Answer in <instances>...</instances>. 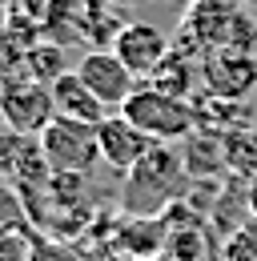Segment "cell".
<instances>
[{
    "mask_svg": "<svg viewBox=\"0 0 257 261\" xmlns=\"http://www.w3.org/2000/svg\"><path fill=\"white\" fill-rule=\"evenodd\" d=\"M117 113H125L137 129H145L153 141H165V145L189 141L193 133H197V105H193L189 97L161 93L153 85H137L133 97H128Z\"/></svg>",
    "mask_w": 257,
    "mask_h": 261,
    "instance_id": "obj_1",
    "label": "cell"
},
{
    "mask_svg": "<svg viewBox=\"0 0 257 261\" xmlns=\"http://www.w3.org/2000/svg\"><path fill=\"white\" fill-rule=\"evenodd\" d=\"M4 233H8V225H0V245H4Z\"/></svg>",
    "mask_w": 257,
    "mask_h": 261,
    "instance_id": "obj_16",
    "label": "cell"
},
{
    "mask_svg": "<svg viewBox=\"0 0 257 261\" xmlns=\"http://www.w3.org/2000/svg\"><path fill=\"white\" fill-rule=\"evenodd\" d=\"M201 85L217 100H245L257 89V57L241 48H213L201 57Z\"/></svg>",
    "mask_w": 257,
    "mask_h": 261,
    "instance_id": "obj_4",
    "label": "cell"
},
{
    "mask_svg": "<svg viewBox=\"0 0 257 261\" xmlns=\"http://www.w3.org/2000/svg\"><path fill=\"white\" fill-rule=\"evenodd\" d=\"M76 72H81V81L93 89L96 97L105 100L109 113H117V109L133 97L137 81H141V76H137L113 48H89V53L76 61Z\"/></svg>",
    "mask_w": 257,
    "mask_h": 261,
    "instance_id": "obj_5",
    "label": "cell"
},
{
    "mask_svg": "<svg viewBox=\"0 0 257 261\" xmlns=\"http://www.w3.org/2000/svg\"><path fill=\"white\" fill-rule=\"evenodd\" d=\"M57 117V100L53 89L36 76H16V81H4L0 85V121L16 133H29L40 137L48 129V121Z\"/></svg>",
    "mask_w": 257,
    "mask_h": 261,
    "instance_id": "obj_3",
    "label": "cell"
},
{
    "mask_svg": "<svg viewBox=\"0 0 257 261\" xmlns=\"http://www.w3.org/2000/svg\"><path fill=\"white\" fill-rule=\"evenodd\" d=\"M24 221H29L24 197H20V189L0 173V225H24Z\"/></svg>",
    "mask_w": 257,
    "mask_h": 261,
    "instance_id": "obj_14",
    "label": "cell"
},
{
    "mask_svg": "<svg viewBox=\"0 0 257 261\" xmlns=\"http://www.w3.org/2000/svg\"><path fill=\"white\" fill-rule=\"evenodd\" d=\"M221 261H257V213L225 237Z\"/></svg>",
    "mask_w": 257,
    "mask_h": 261,
    "instance_id": "obj_13",
    "label": "cell"
},
{
    "mask_svg": "<svg viewBox=\"0 0 257 261\" xmlns=\"http://www.w3.org/2000/svg\"><path fill=\"white\" fill-rule=\"evenodd\" d=\"M221 149H225V169H233L241 177H257V133L253 129L225 133Z\"/></svg>",
    "mask_w": 257,
    "mask_h": 261,
    "instance_id": "obj_12",
    "label": "cell"
},
{
    "mask_svg": "<svg viewBox=\"0 0 257 261\" xmlns=\"http://www.w3.org/2000/svg\"><path fill=\"white\" fill-rule=\"evenodd\" d=\"M209 253H213V237L205 233V225L181 221L177 229H169V241H165L169 261H209Z\"/></svg>",
    "mask_w": 257,
    "mask_h": 261,
    "instance_id": "obj_9",
    "label": "cell"
},
{
    "mask_svg": "<svg viewBox=\"0 0 257 261\" xmlns=\"http://www.w3.org/2000/svg\"><path fill=\"white\" fill-rule=\"evenodd\" d=\"M113 53H117L137 76H149V72L173 53V40L161 33L157 24H149V20H128L125 29L117 33V40H113Z\"/></svg>",
    "mask_w": 257,
    "mask_h": 261,
    "instance_id": "obj_7",
    "label": "cell"
},
{
    "mask_svg": "<svg viewBox=\"0 0 257 261\" xmlns=\"http://www.w3.org/2000/svg\"><path fill=\"white\" fill-rule=\"evenodd\" d=\"M24 68H29V76L44 81V85H53L57 76L68 72L64 44H61V40H36V44H29V53H24Z\"/></svg>",
    "mask_w": 257,
    "mask_h": 261,
    "instance_id": "obj_11",
    "label": "cell"
},
{
    "mask_svg": "<svg viewBox=\"0 0 257 261\" xmlns=\"http://www.w3.org/2000/svg\"><path fill=\"white\" fill-rule=\"evenodd\" d=\"M96 133H100V161L109 165L113 173H128L133 165L157 145L145 129H137L125 113H109V117L96 125Z\"/></svg>",
    "mask_w": 257,
    "mask_h": 261,
    "instance_id": "obj_6",
    "label": "cell"
},
{
    "mask_svg": "<svg viewBox=\"0 0 257 261\" xmlns=\"http://www.w3.org/2000/svg\"><path fill=\"white\" fill-rule=\"evenodd\" d=\"M249 213H257V177H249Z\"/></svg>",
    "mask_w": 257,
    "mask_h": 261,
    "instance_id": "obj_15",
    "label": "cell"
},
{
    "mask_svg": "<svg viewBox=\"0 0 257 261\" xmlns=\"http://www.w3.org/2000/svg\"><path fill=\"white\" fill-rule=\"evenodd\" d=\"M40 149L53 173H89L100 161V133L89 121L53 117L48 129L40 133Z\"/></svg>",
    "mask_w": 257,
    "mask_h": 261,
    "instance_id": "obj_2",
    "label": "cell"
},
{
    "mask_svg": "<svg viewBox=\"0 0 257 261\" xmlns=\"http://www.w3.org/2000/svg\"><path fill=\"white\" fill-rule=\"evenodd\" d=\"M145 85H153V89H161V93H173V97H189V89H193V65H189V57L173 48V53H169V57L145 76Z\"/></svg>",
    "mask_w": 257,
    "mask_h": 261,
    "instance_id": "obj_10",
    "label": "cell"
},
{
    "mask_svg": "<svg viewBox=\"0 0 257 261\" xmlns=\"http://www.w3.org/2000/svg\"><path fill=\"white\" fill-rule=\"evenodd\" d=\"M121 4H128V0H121Z\"/></svg>",
    "mask_w": 257,
    "mask_h": 261,
    "instance_id": "obj_17",
    "label": "cell"
},
{
    "mask_svg": "<svg viewBox=\"0 0 257 261\" xmlns=\"http://www.w3.org/2000/svg\"><path fill=\"white\" fill-rule=\"evenodd\" d=\"M48 89H53V100H57V117L89 121V125H100V121L109 117L105 100L96 97V93L85 85V81H81V72H76V68H68L64 76H57Z\"/></svg>",
    "mask_w": 257,
    "mask_h": 261,
    "instance_id": "obj_8",
    "label": "cell"
}]
</instances>
